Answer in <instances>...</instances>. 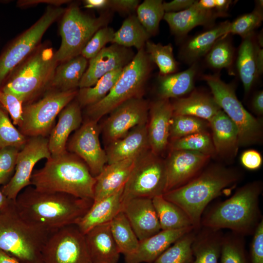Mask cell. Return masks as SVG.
I'll list each match as a JSON object with an SVG mask.
<instances>
[{"instance_id":"1","label":"cell","mask_w":263,"mask_h":263,"mask_svg":"<svg viewBox=\"0 0 263 263\" xmlns=\"http://www.w3.org/2000/svg\"><path fill=\"white\" fill-rule=\"evenodd\" d=\"M15 203L25 220L51 233L75 225L92 207L93 200L64 193L40 192L30 186L19 194Z\"/></svg>"},{"instance_id":"2","label":"cell","mask_w":263,"mask_h":263,"mask_svg":"<svg viewBox=\"0 0 263 263\" xmlns=\"http://www.w3.org/2000/svg\"><path fill=\"white\" fill-rule=\"evenodd\" d=\"M236 169L220 164L205 168L186 184L163 194L187 214L194 229L200 228L202 216L207 205L241 179Z\"/></svg>"},{"instance_id":"3","label":"cell","mask_w":263,"mask_h":263,"mask_svg":"<svg viewBox=\"0 0 263 263\" xmlns=\"http://www.w3.org/2000/svg\"><path fill=\"white\" fill-rule=\"evenodd\" d=\"M262 190L261 181L249 182L238 188L230 198L204 212L201 226L227 228L243 236L253 235L263 219L259 208Z\"/></svg>"},{"instance_id":"4","label":"cell","mask_w":263,"mask_h":263,"mask_svg":"<svg viewBox=\"0 0 263 263\" xmlns=\"http://www.w3.org/2000/svg\"><path fill=\"white\" fill-rule=\"evenodd\" d=\"M95 178L85 163L68 152L51 156L44 167L33 171L31 185L42 192H61L76 197L94 199Z\"/></svg>"},{"instance_id":"5","label":"cell","mask_w":263,"mask_h":263,"mask_svg":"<svg viewBox=\"0 0 263 263\" xmlns=\"http://www.w3.org/2000/svg\"><path fill=\"white\" fill-rule=\"evenodd\" d=\"M59 63L53 48L40 44L11 72L0 89L19 98L23 105L33 102L49 90Z\"/></svg>"},{"instance_id":"6","label":"cell","mask_w":263,"mask_h":263,"mask_svg":"<svg viewBox=\"0 0 263 263\" xmlns=\"http://www.w3.org/2000/svg\"><path fill=\"white\" fill-rule=\"evenodd\" d=\"M50 233L25 220L14 200L0 211V249L22 263H42V249Z\"/></svg>"},{"instance_id":"7","label":"cell","mask_w":263,"mask_h":263,"mask_svg":"<svg viewBox=\"0 0 263 263\" xmlns=\"http://www.w3.org/2000/svg\"><path fill=\"white\" fill-rule=\"evenodd\" d=\"M149 55L143 48L127 65L108 94L101 100L86 107L88 119L98 121L104 115L127 100L143 94L145 85L152 69Z\"/></svg>"},{"instance_id":"8","label":"cell","mask_w":263,"mask_h":263,"mask_svg":"<svg viewBox=\"0 0 263 263\" xmlns=\"http://www.w3.org/2000/svg\"><path fill=\"white\" fill-rule=\"evenodd\" d=\"M59 33L61 42L56 51L59 63L65 62L81 55L93 35L109 21L108 14L98 17L83 12L76 4H72L61 16Z\"/></svg>"},{"instance_id":"9","label":"cell","mask_w":263,"mask_h":263,"mask_svg":"<svg viewBox=\"0 0 263 263\" xmlns=\"http://www.w3.org/2000/svg\"><path fill=\"white\" fill-rule=\"evenodd\" d=\"M202 78L209 87L221 110L236 126L240 147L261 142L263 136L261 121L244 108L236 96L234 85L225 82L218 74L204 75Z\"/></svg>"},{"instance_id":"10","label":"cell","mask_w":263,"mask_h":263,"mask_svg":"<svg viewBox=\"0 0 263 263\" xmlns=\"http://www.w3.org/2000/svg\"><path fill=\"white\" fill-rule=\"evenodd\" d=\"M65 10L48 5L35 23L5 46L0 55V88L11 72L40 44L47 30L61 17Z\"/></svg>"},{"instance_id":"11","label":"cell","mask_w":263,"mask_h":263,"mask_svg":"<svg viewBox=\"0 0 263 263\" xmlns=\"http://www.w3.org/2000/svg\"><path fill=\"white\" fill-rule=\"evenodd\" d=\"M78 91L50 89L37 101L23 105L19 131L25 136L46 137L53 128L56 117L76 96Z\"/></svg>"},{"instance_id":"12","label":"cell","mask_w":263,"mask_h":263,"mask_svg":"<svg viewBox=\"0 0 263 263\" xmlns=\"http://www.w3.org/2000/svg\"><path fill=\"white\" fill-rule=\"evenodd\" d=\"M166 174L165 160L150 150L136 159L122 194V204L133 198H148L165 192Z\"/></svg>"},{"instance_id":"13","label":"cell","mask_w":263,"mask_h":263,"mask_svg":"<svg viewBox=\"0 0 263 263\" xmlns=\"http://www.w3.org/2000/svg\"><path fill=\"white\" fill-rule=\"evenodd\" d=\"M41 255L42 263H91L85 235L76 225L50 233Z\"/></svg>"},{"instance_id":"14","label":"cell","mask_w":263,"mask_h":263,"mask_svg":"<svg viewBox=\"0 0 263 263\" xmlns=\"http://www.w3.org/2000/svg\"><path fill=\"white\" fill-rule=\"evenodd\" d=\"M51 156L48 139L43 136L28 138L25 144L18 152L12 177L1 188L3 194L8 199L15 201L23 189L31 186V178L35 165L39 160L48 159Z\"/></svg>"},{"instance_id":"15","label":"cell","mask_w":263,"mask_h":263,"mask_svg":"<svg viewBox=\"0 0 263 263\" xmlns=\"http://www.w3.org/2000/svg\"><path fill=\"white\" fill-rule=\"evenodd\" d=\"M150 103L142 96L130 99L113 110L103 124V135L108 144L133 128L147 124Z\"/></svg>"},{"instance_id":"16","label":"cell","mask_w":263,"mask_h":263,"mask_svg":"<svg viewBox=\"0 0 263 263\" xmlns=\"http://www.w3.org/2000/svg\"><path fill=\"white\" fill-rule=\"evenodd\" d=\"M97 122L87 118L75 131L66 146L69 152L75 154L85 163L94 177L107 163L106 151L99 141L100 130Z\"/></svg>"},{"instance_id":"17","label":"cell","mask_w":263,"mask_h":263,"mask_svg":"<svg viewBox=\"0 0 263 263\" xmlns=\"http://www.w3.org/2000/svg\"><path fill=\"white\" fill-rule=\"evenodd\" d=\"M211 156L185 150H169L165 160V193L178 188L194 178L206 166Z\"/></svg>"},{"instance_id":"18","label":"cell","mask_w":263,"mask_h":263,"mask_svg":"<svg viewBox=\"0 0 263 263\" xmlns=\"http://www.w3.org/2000/svg\"><path fill=\"white\" fill-rule=\"evenodd\" d=\"M134 56L133 52L128 48L115 43L105 47L89 59L88 66L80 81L79 89L93 86L105 75L124 68Z\"/></svg>"},{"instance_id":"19","label":"cell","mask_w":263,"mask_h":263,"mask_svg":"<svg viewBox=\"0 0 263 263\" xmlns=\"http://www.w3.org/2000/svg\"><path fill=\"white\" fill-rule=\"evenodd\" d=\"M172 116L169 99L158 98L150 103L147 134L150 150L157 155L161 156L169 147Z\"/></svg>"},{"instance_id":"20","label":"cell","mask_w":263,"mask_h":263,"mask_svg":"<svg viewBox=\"0 0 263 263\" xmlns=\"http://www.w3.org/2000/svg\"><path fill=\"white\" fill-rule=\"evenodd\" d=\"M121 211L127 217L139 241L161 230L151 199H131L122 204Z\"/></svg>"},{"instance_id":"21","label":"cell","mask_w":263,"mask_h":263,"mask_svg":"<svg viewBox=\"0 0 263 263\" xmlns=\"http://www.w3.org/2000/svg\"><path fill=\"white\" fill-rule=\"evenodd\" d=\"M208 122L216 155L225 160H232L240 147L236 126L222 110Z\"/></svg>"},{"instance_id":"22","label":"cell","mask_w":263,"mask_h":263,"mask_svg":"<svg viewBox=\"0 0 263 263\" xmlns=\"http://www.w3.org/2000/svg\"><path fill=\"white\" fill-rule=\"evenodd\" d=\"M194 229L193 226L174 230H161L140 240L132 254L125 256V263H153L168 248L181 236Z\"/></svg>"},{"instance_id":"23","label":"cell","mask_w":263,"mask_h":263,"mask_svg":"<svg viewBox=\"0 0 263 263\" xmlns=\"http://www.w3.org/2000/svg\"><path fill=\"white\" fill-rule=\"evenodd\" d=\"M137 157L109 164L104 167L95 177L93 203L112 195L124 187Z\"/></svg>"},{"instance_id":"24","label":"cell","mask_w":263,"mask_h":263,"mask_svg":"<svg viewBox=\"0 0 263 263\" xmlns=\"http://www.w3.org/2000/svg\"><path fill=\"white\" fill-rule=\"evenodd\" d=\"M58 119L53 127L48 139L51 156L60 155L67 151L66 146L70 134L81 125V107L77 101H71L58 115Z\"/></svg>"},{"instance_id":"25","label":"cell","mask_w":263,"mask_h":263,"mask_svg":"<svg viewBox=\"0 0 263 263\" xmlns=\"http://www.w3.org/2000/svg\"><path fill=\"white\" fill-rule=\"evenodd\" d=\"M150 150L147 124L138 126L125 136L108 145V164L138 156Z\"/></svg>"},{"instance_id":"26","label":"cell","mask_w":263,"mask_h":263,"mask_svg":"<svg viewBox=\"0 0 263 263\" xmlns=\"http://www.w3.org/2000/svg\"><path fill=\"white\" fill-rule=\"evenodd\" d=\"M85 237L91 263H118L120 253L112 236L110 222L94 227Z\"/></svg>"},{"instance_id":"27","label":"cell","mask_w":263,"mask_h":263,"mask_svg":"<svg viewBox=\"0 0 263 263\" xmlns=\"http://www.w3.org/2000/svg\"><path fill=\"white\" fill-rule=\"evenodd\" d=\"M230 22L226 20L188 39L180 51L181 59L190 65L205 56L220 38L228 35Z\"/></svg>"},{"instance_id":"28","label":"cell","mask_w":263,"mask_h":263,"mask_svg":"<svg viewBox=\"0 0 263 263\" xmlns=\"http://www.w3.org/2000/svg\"><path fill=\"white\" fill-rule=\"evenodd\" d=\"M219 17L216 13L199 7L194 1L190 7L183 11L165 13L163 19L168 23L173 34L183 37L196 26H211Z\"/></svg>"},{"instance_id":"29","label":"cell","mask_w":263,"mask_h":263,"mask_svg":"<svg viewBox=\"0 0 263 263\" xmlns=\"http://www.w3.org/2000/svg\"><path fill=\"white\" fill-rule=\"evenodd\" d=\"M124 187L112 195L93 203L88 211L77 221L76 225L84 235L94 227L109 223L122 208Z\"/></svg>"},{"instance_id":"30","label":"cell","mask_w":263,"mask_h":263,"mask_svg":"<svg viewBox=\"0 0 263 263\" xmlns=\"http://www.w3.org/2000/svg\"><path fill=\"white\" fill-rule=\"evenodd\" d=\"M171 103L173 115L193 116L208 122L221 110L212 95L193 90L188 96L176 98Z\"/></svg>"},{"instance_id":"31","label":"cell","mask_w":263,"mask_h":263,"mask_svg":"<svg viewBox=\"0 0 263 263\" xmlns=\"http://www.w3.org/2000/svg\"><path fill=\"white\" fill-rule=\"evenodd\" d=\"M198 71L197 62L188 69L165 75H159L157 92L159 99L178 98L190 93L193 89Z\"/></svg>"},{"instance_id":"32","label":"cell","mask_w":263,"mask_h":263,"mask_svg":"<svg viewBox=\"0 0 263 263\" xmlns=\"http://www.w3.org/2000/svg\"><path fill=\"white\" fill-rule=\"evenodd\" d=\"M224 234L221 230L201 226L191 244L195 259L191 263H218Z\"/></svg>"},{"instance_id":"33","label":"cell","mask_w":263,"mask_h":263,"mask_svg":"<svg viewBox=\"0 0 263 263\" xmlns=\"http://www.w3.org/2000/svg\"><path fill=\"white\" fill-rule=\"evenodd\" d=\"M88 60L81 55L58 64L50 89L66 92L75 90L88 67Z\"/></svg>"},{"instance_id":"34","label":"cell","mask_w":263,"mask_h":263,"mask_svg":"<svg viewBox=\"0 0 263 263\" xmlns=\"http://www.w3.org/2000/svg\"><path fill=\"white\" fill-rule=\"evenodd\" d=\"M255 44L253 34L243 38L238 52L237 68L245 94L250 92L258 77L255 60Z\"/></svg>"},{"instance_id":"35","label":"cell","mask_w":263,"mask_h":263,"mask_svg":"<svg viewBox=\"0 0 263 263\" xmlns=\"http://www.w3.org/2000/svg\"><path fill=\"white\" fill-rule=\"evenodd\" d=\"M152 201L161 230H174L192 226L185 212L165 199L163 195L154 197Z\"/></svg>"},{"instance_id":"36","label":"cell","mask_w":263,"mask_h":263,"mask_svg":"<svg viewBox=\"0 0 263 263\" xmlns=\"http://www.w3.org/2000/svg\"><path fill=\"white\" fill-rule=\"evenodd\" d=\"M150 35L141 24L137 17L132 15L123 21L121 27L114 32L112 43L138 50L144 48Z\"/></svg>"},{"instance_id":"37","label":"cell","mask_w":263,"mask_h":263,"mask_svg":"<svg viewBox=\"0 0 263 263\" xmlns=\"http://www.w3.org/2000/svg\"><path fill=\"white\" fill-rule=\"evenodd\" d=\"M113 238L120 254L127 256L136 250L139 240L125 214L119 212L110 222Z\"/></svg>"},{"instance_id":"38","label":"cell","mask_w":263,"mask_h":263,"mask_svg":"<svg viewBox=\"0 0 263 263\" xmlns=\"http://www.w3.org/2000/svg\"><path fill=\"white\" fill-rule=\"evenodd\" d=\"M123 68L115 70L105 75L92 87L79 89L76 97L80 107H86L103 99L117 81Z\"/></svg>"},{"instance_id":"39","label":"cell","mask_w":263,"mask_h":263,"mask_svg":"<svg viewBox=\"0 0 263 263\" xmlns=\"http://www.w3.org/2000/svg\"><path fill=\"white\" fill-rule=\"evenodd\" d=\"M195 233L193 229L181 236L153 263H191L194 260L191 244Z\"/></svg>"},{"instance_id":"40","label":"cell","mask_w":263,"mask_h":263,"mask_svg":"<svg viewBox=\"0 0 263 263\" xmlns=\"http://www.w3.org/2000/svg\"><path fill=\"white\" fill-rule=\"evenodd\" d=\"M169 150H185L212 157L216 155L211 136L208 132L188 135L169 142Z\"/></svg>"},{"instance_id":"41","label":"cell","mask_w":263,"mask_h":263,"mask_svg":"<svg viewBox=\"0 0 263 263\" xmlns=\"http://www.w3.org/2000/svg\"><path fill=\"white\" fill-rule=\"evenodd\" d=\"M145 46L146 52L151 61L158 66L160 75L171 74L176 72L178 63L174 57L171 44L163 45L148 40Z\"/></svg>"},{"instance_id":"42","label":"cell","mask_w":263,"mask_h":263,"mask_svg":"<svg viewBox=\"0 0 263 263\" xmlns=\"http://www.w3.org/2000/svg\"><path fill=\"white\" fill-rule=\"evenodd\" d=\"M163 2L161 0H145L136 9L138 19L151 36L158 33L165 15Z\"/></svg>"},{"instance_id":"43","label":"cell","mask_w":263,"mask_h":263,"mask_svg":"<svg viewBox=\"0 0 263 263\" xmlns=\"http://www.w3.org/2000/svg\"><path fill=\"white\" fill-rule=\"evenodd\" d=\"M220 257L221 263H249L244 236L233 232L224 234Z\"/></svg>"},{"instance_id":"44","label":"cell","mask_w":263,"mask_h":263,"mask_svg":"<svg viewBox=\"0 0 263 263\" xmlns=\"http://www.w3.org/2000/svg\"><path fill=\"white\" fill-rule=\"evenodd\" d=\"M207 121L188 115H173L169 133V142L192 134L208 132Z\"/></svg>"},{"instance_id":"45","label":"cell","mask_w":263,"mask_h":263,"mask_svg":"<svg viewBox=\"0 0 263 263\" xmlns=\"http://www.w3.org/2000/svg\"><path fill=\"white\" fill-rule=\"evenodd\" d=\"M227 36L216 41L205 56L206 60L210 67L215 69H225L231 74L234 48Z\"/></svg>"},{"instance_id":"46","label":"cell","mask_w":263,"mask_h":263,"mask_svg":"<svg viewBox=\"0 0 263 263\" xmlns=\"http://www.w3.org/2000/svg\"><path fill=\"white\" fill-rule=\"evenodd\" d=\"M257 3L251 12L242 15L230 23L228 35H238L244 38L253 34L254 30L260 25L263 19V0H258Z\"/></svg>"},{"instance_id":"47","label":"cell","mask_w":263,"mask_h":263,"mask_svg":"<svg viewBox=\"0 0 263 263\" xmlns=\"http://www.w3.org/2000/svg\"><path fill=\"white\" fill-rule=\"evenodd\" d=\"M9 115L0 104V150L8 147H14L20 150L28 138L15 127Z\"/></svg>"},{"instance_id":"48","label":"cell","mask_w":263,"mask_h":263,"mask_svg":"<svg viewBox=\"0 0 263 263\" xmlns=\"http://www.w3.org/2000/svg\"><path fill=\"white\" fill-rule=\"evenodd\" d=\"M114 34V30L112 28L107 26L101 28L90 39L80 55L87 60L93 58L105 47L106 44L112 42Z\"/></svg>"},{"instance_id":"49","label":"cell","mask_w":263,"mask_h":263,"mask_svg":"<svg viewBox=\"0 0 263 263\" xmlns=\"http://www.w3.org/2000/svg\"><path fill=\"white\" fill-rule=\"evenodd\" d=\"M19 150L14 147H6L0 150V185H6L12 177Z\"/></svg>"},{"instance_id":"50","label":"cell","mask_w":263,"mask_h":263,"mask_svg":"<svg viewBox=\"0 0 263 263\" xmlns=\"http://www.w3.org/2000/svg\"><path fill=\"white\" fill-rule=\"evenodd\" d=\"M0 104L8 112L13 124L19 127L22 121L23 102L15 95L0 88Z\"/></svg>"},{"instance_id":"51","label":"cell","mask_w":263,"mask_h":263,"mask_svg":"<svg viewBox=\"0 0 263 263\" xmlns=\"http://www.w3.org/2000/svg\"><path fill=\"white\" fill-rule=\"evenodd\" d=\"M253 235L249 263H263V219Z\"/></svg>"},{"instance_id":"52","label":"cell","mask_w":263,"mask_h":263,"mask_svg":"<svg viewBox=\"0 0 263 263\" xmlns=\"http://www.w3.org/2000/svg\"><path fill=\"white\" fill-rule=\"evenodd\" d=\"M233 1L229 0H195L199 7L216 13L221 17L227 16V11Z\"/></svg>"},{"instance_id":"53","label":"cell","mask_w":263,"mask_h":263,"mask_svg":"<svg viewBox=\"0 0 263 263\" xmlns=\"http://www.w3.org/2000/svg\"><path fill=\"white\" fill-rule=\"evenodd\" d=\"M240 160L242 165L249 170H256L261 167L263 162L261 154L254 150L244 151L241 155Z\"/></svg>"},{"instance_id":"54","label":"cell","mask_w":263,"mask_h":263,"mask_svg":"<svg viewBox=\"0 0 263 263\" xmlns=\"http://www.w3.org/2000/svg\"><path fill=\"white\" fill-rule=\"evenodd\" d=\"M109 8L121 13H131L137 9L138 0H109Z\"/></svg>"},{"instance_id":"55","label":"cell","mask_w":263,"mask_h":263,"mask_svg":"<svg viewBox=\"0 0 263 263\" xmlns=\"http://www.w3.org/2000/svg\"><path fill=\"white\" fill-rule=\"evenodd\" d=\"M194 1V0H173L163 2V6L165 13L178 12L188 8Z\"/></svg>"},{"instance_id":"56","label":"cell","mask_w":263,"mask_h":263,"mask_svg":"<svg viewBox=\"0 0 263 263\" xmlns=\"http://www.w3.org/2000/svg\"><path fill=\"white\" fill-rule=\"evenodd\" d=\"M69 1V0H19L17 2V6L19 7L25 8L44 3L50 6L60 7L61 5Z\"/></svg>"},{"instance_id":"57","label":"cell","mask_w":263,"mask_h":263,"mask_svg":"<svg viewBox=\"0 0 263 263\" xmlns=\"http://www.w3.org/2000/svg\"><path fill=\"white\" fill-rule=\"evenodd\" d=\"M109 0H85L84 7L89 9H105L109 8Z\"/></svg>"},{"instance_id":"58","label":"cell","mask_w":263,"mask_h":263,"mask_svg":"<svg viewBox=\"0 0 263 263\" xmlns=\"http://www.w3.org/2000/svg\"><path fill=\"white\" fill-rule=\"evenodd\" d=\"M252 107L254 111L259 115L263 113V92L260 91L254 95L252 101Z\"/></svg>"},{"instance_id":"59","label":"cell","mask_w":263,"mask_h":263,"mask_svg":"<svg viewBox=\"0 0 263 263\" xmlns=\"http://www.w3.org/2000/svg\"><path fill=\"white\" fill-rule=\"evenodd\" d=\"M255 60L257 74L259 76L263 72V49L256 42L255 44Z\"/></svg>"},{"instance_id":"60","label":"cell","mask_w":263,"mask_h":263,"mask_svg":"<svg viewBox=\"0 0 263 263\" xmlns=\"http://www.w3.org/2000/svg\"><path fill=\"white\" fill-rule=\"evenodd\" d=\"M0 263H22L15 257L0 249Z\"/></svg>"},{"instance_id":"61","label":"cell","mask_w":263,"mask_h":263,"mask_svg":"<svg viewBox=\"0 0 263 263\" xmlns=\"http://www.w3.org/2000/svg\"><path fill=\"white\" fill-rule=\"evenodd\" d=\"M10 200L3 194L0 189V211L8 205Z\"/></svg>"}]
</instances>
